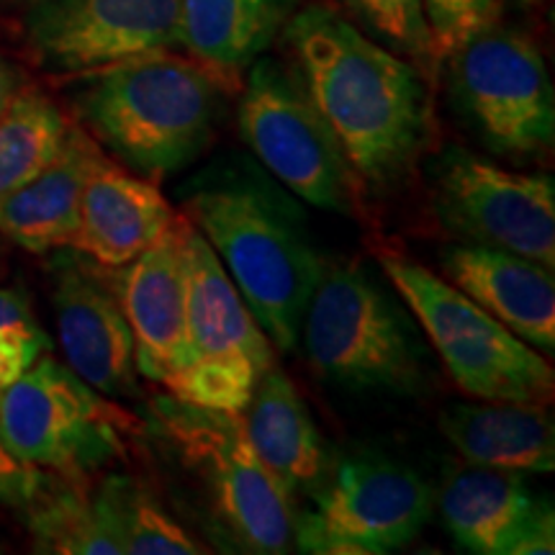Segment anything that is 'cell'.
Segmentation results:
<instances>
[{
	"label": "cell",
	"mask_w": 555,
	"mask_h": 555,
	"mask_svg": "<svg viewBox=\"0 0 555 555\" xmlns=\"http://www.w3.org/2000/svg\"><path fill=\"white\" fill-rule=\"evenodd\" d=\"M26 37L41 67L82 75L180 47V0H34Z\"/></svg>",
	"instance_id": "13"
},
{
	"label": "cell",
	"mask_w": 555,
	"mask_h": 555,
	"mask_svg": "<svg viewBox=\"0 0 555 555\" xmlns=\"http://www.w3.org/2000/svg\"><path fill=\"white\" fill-rule=\"evenodd\" d=\"M283 39L360 185L380 196L406 183L435 137L427 75L322 3L298 9Z\"/></svg>",
	"instance_id": "1"
},
{
	"label": "cell",
	"mask_w": 555,
	"mask_h": 555,
	"mask_svg": "<svg viewBox=\"0 0 555 555\" xmlns=\"http://www.w3.org/2000/svg\"><path fill=\"white\" fill-rule=\"evenodd\" d=\"M380 270L412 311L450 378L481 401L551 404L555 373L543 352L483 311L453 283L401 255H380Z\"/></svg>",
	"instance_id": "5"
},
{
	"label": "cell",
	"mask_w": 555,
	"mask_h": 555,
	"mask_svg": "<svg viewBox=\"0 0 555 555\" xmlns=\"http://www.w3.org/2000/svg\"><path fill=\"white\" fill-rule=\"evenodd\" d=\"M555 553V515L553 506L540 502L512 540L506 555H551Z\"/></svg>",
	"instance_id": "29"
},
{
	"label": "cell",
	"mask_w": 555,
	"mask_h": 555,
	"mask_svg": "<svg viewBox=\"0 0 555 555\" xmlns=\"http://www.w3.org/2000/svg\"><path fill=\"white\" fill-rule=\"evenodd\" d=\"M99 494L114 522L124 555H201L208 553L185 527L137 483L134 478L114 476L101 483Z\"/></svg>",
	"instance_id": "25"
},
{
	"label": "cell",
	"mask_w": 555,
	"mask_h": 555,
	"mask_svg": "<svg viewBox=\"0 0 555 555\" xmlns=\"http://www.w3.org/2000/svg\"><path fill=\"white\" fill-rule=\"evenodd\" d=\"M82 75V129L137 176H178L214 144L229 88L196 60L159 50Z\"/></svg>",
	"instance_id": "3"
},
{
	"label": "cell",
	"mask_w": 555,
	"mask_h": 555,
	"mask_svg": "<svg viewBox=\"0 0 555 555\" xmlns=\"http://www.w3.org/2000/svg\"><path fill=\"white\" fill-rule=\"evenodd\" d=\"M47 347L50 339L34 319L26 296L0 288V391L24 376Z\"/></svg>",
	"instance_id": "27"
},
{
	"label": "cell",
	"mask_w": 555,
	"mask_h": 555,
	"mask_svg": "<svg viewBox=\"0 0 555 555\" xmlns=\"http://www.w3.org/2000/svg\"><path fill=\"white\" fill-rule=\"evenodd\" d=\"M176 219L155 180L101 155L88 172L80 224L69 247L108 270L124 268L155 245Z\"/></svg>",
	"instance_id": "17"
},
{
	"label": "cell",
	"mask_w": 555,
	"mask_h": 555,
	"mask_svg": "<svg viewBox=\"0 0 555 555\" xmlns=\"http://www.w3.org/2000/svg\"><path fill=\"white\" fill-rule=\"evenodd\" d=\"M178 201L270 343L283 352L294 350L324 270L301 201L258 159L234 152L185 180Z\"/></svg>",
	"instance_id": "2"
},
{
	"label": "cell",
	"mask_w": 555,
	"mask_h": 555,
	"mask_svg": "<svg viewBox=\"0 0 555 555\" xmlns=\"http://www.w3.org/2000/svg\"><path fill=\"white\" fill-rule=\"evenodd\" d=\"M435 494L416 470L384 457L347 461L317 504L296 517L294 545L319 555H380L399 551L429 522Z\"/></svg>",
	"instance_id": "12"
},
{
	"label": "cell",
	"mask_w": 555,
	"mask_h": 555,
	"mask_svg": "<svg viewBox=\"0 0 555 555\" xmlns=\"http://www.w3.org/2000/svg\"><path fill=\"white\" fill-rule=\"evenodd\" d=\"M522 3H540V0H522Z\"/></svg>",
	"instance_id": "32"
},
{
	"label": "cell",
	"mask_w": 555,
	"mask_h": 555,
	"mask_svg": "<svg viewBox=\"0 0 555 555\" xmlns=\"http://www.w3.org/2000/svg\"><path fill=\"white\" fill-rule=\"evenodd\" d=\"M242 416L255 453L291 499L322 486L327 476L322 435L283 367H268Z\"/></svg>",
	"instance_id": "20"
},
{
	"label": "cell",
	"mask_w": 555,
	"mask_h": 555,
	"mask_svg": "<svg viewBox=\"0 0 555 555\" xmlns=\"http://www.w3.org/2000/svg\"><path fill=\"white\" fill-rule=\"evenodd\" d=\"M29 527L41 551L62 555H124L99 491L62 483L44 489L41 481L29 496Z\"/></svg>",
	"instance_id": "23"
},
{
	"label": "cell",
	"mask_w": 555,
	"mask_h": 555,
	"mask_svg": "<svg viewBox=\"0 0 555 555\" xmlns=\"http://www.w3.org/2000/svg\"><path fill=\"white\" fill-rule=\"evenodd\" d=\"M298 9L301 0H180V47L232 93Z\"/></svg>",
	"instance_id": "19"
},
{
	"label": "cell",
	"mask_w": 555,
	"mask_h": 555,
	"mask_svg": "<svg viewBox=\"0 0 555 555\" xmlns=\"http://www.w3.org/2000/svg\"><path fill=\"white\" fill-rule=\"evenodd\" d=\"M298 343L311 371L345 391L414 397L429 384L420 322L397 288L363 262L324 266Z\"/></svg>",
	"instance_id": "4"
},
{
	"label": "cell",
	"mask_w": 555,
	"mask_h": 555,
	"mask_svg": "<svg viewBox=\"0 0 555 555\" xmlns=\"http://www.w3.org/2000/svg\"><path fill=\"white\" fill-rule=\"evenodd\" d=\"M124 317L134 335L137 371L147 380L168 386L185 363V219L178 214L168 232L116 278Z\"/></svg>",
	"instance_id": "15"
},
{
	"label": "cell",
	"mask_w": 555,
	"mask_h": 555,
	"mask_svg": "<svg viewBox=\"0 0 555 555\" xmlns=\"http://www.w3.org/2000/svg\"><path fill=\"white\" fill-rule=\"evenodd\" d=\"M16 93H18L16 73H13L9 62L0 57V116H3V111L11 106V101L16 99Z\"/></svg>",
	"instance_id": "31"
},
{
	"label": "cell",
	"mask_w": 555,
	"mask_h": 555,
	"mask_svg": "<svg viewBox=\"0 0 555 555\" xmlns=\"http://www.w3.org/2000/svg\"><path fill=\"white\" fill-rule=\"evenodd\" d=\"M69 121L50 99L16 93L0 116V196L21 189L57 157Z\"/></svg>",
	"instance_id": "24"
},
{
	"label": "cell",
	"mask_w": 555,
	"mask_h": 555,
	"mask_svg": "<svg viewBox=\"0 0 555 555\" xmlns=\"http://www.w3.org/2000/svg\"><path fill=\"white\" fill-rule=\"evenodd\" d=\"M31 3H34V0H31Z\"/></svg>",
	"instance_id": "33"
},
{
	"label": "cell",
	"mask_w": 555,
	"mask_h": 555,
	"mask_svg": "<svg viewBox=\"0 0 555 555\" xmlns=\"http://www.w3.org/2000/svg\"><path fill=\"white\" fill-rule=\"evenodd\" d=\"M155 414L183 463L204 483L219 522L249 553H286L296 538L294 499L255 453L245 416L159 399Z\"/></svg>",
	"instance_id": "9"
},
{
	"label": "cell",
	"mask_w": 555,
	"mask_h": 555,
	"mask_svg": "<svg viewBox=\"0 0 555 555\" xmlns=\"http://www.w3.org/2000/svg\"><path fill=\"white\" fill-rule=\"evenodd\" d=\"M134 433V416L50 356L0 391V437L29 468L80 476L121 455Z\"/></svg>",
	"instance_id": "10"
},
{
	"label": "cell",
	"mask_w": 555,
	"mask_h": 555,
	"mask_svg": "<svg viewBox=\"0 0 555 555\" xmlns=\"http://www.w3.org/2000/svg\"><path fill=\"white\" fill-rule=\"evenodd\" d=\"M446 281L499 319L506 330L551 358L555 352L553 268L509 249L463 242L440 253Z\"/></svg>",
	"instance_id": "16"
},
{
	"label": "cell",
	"mask_w": 555,
	"mask_h": 555,
	"mask_svg": "<svg viewBox=\"0 0 555 555\" xmlns=\"http://www.w3.org/2000/svg\"><path fill=\"white\" fill-rule=\"evenodd\" d=\"M540 502L517 470L457 468L440 491L446 527L463 551L506 555L512 540Z\"/></svg>",
	"instance_id": "22"
},
{
	"label": "cell",
	"mask_w": 555,
	"mask_h": 555,
	"mask_svg": "<svg viewBox=\"0 0 555 555\" xmlns=\"http://www.w3.org/2000/svg\"><path fill=\"white\" fill-rule=\"evenodd\" d=\"M39 481V470L18 463L16 457L9 453V448H5L3 437H0V502L26 504Z\"/></svg>",
	"instance_id": "30"
},
{
	"label": "cell",
	"mask_w": 555,
	"mask_h": 555,
	"mask_svg": "<svg viewBox=\"0 0 555 555\" xmlns=\"http://www.w3.org/2000/svg\"><path fill=\"white\" fill-rule=\"evenodd\" d=\"M101 155L99 142L82 127L69 124L57 157L29 183L0 196V234L34 255L73 245L82 189Z\"/></svg>",
	"instance_id": "18"
},
{
	"label": "cell",
	"mask_w": 555,
	"mask_h": 555,
	"mask_svg": "<svg viewBox=\"0 0 555 555\" xmlns=\"http://www.w3.org/2000/svg\"><path fill=\"white\" fill-rule=\"evenodd\" d=\"M440 429L474 466L517 474H551L555 468V429L545 404H455L440 414Z\"/></svg>",
	"instance_id": "21"
},
{
	"label": "cell",
	"mask_w": 555,
	"mask_h": 555,
	"mask_svg": "<svg viewBox=\"0 0 555 555\" xmlns=\"http://www.w3.org/2000/svg\"><path fill=\"white\" fill-rule=\"evenodd\" d=\"M185 219V217H183ZM185 363L168 380L172 399L242 414L275 363L273 343L253 317L208 242L185 219Z\"/></svg>",
	"instance_id": "7"
},
{
	"label": "cell",
	"mask_w": 555,
	"mask_h": 555,
	"mask_svg": "<svg viewBox=\"0 0 555 555\" xmlns=\"http://www.w3.org/2000/svg\"><path fill=\"white\" fill-rule=\"evenodd\" d=\"M237 121L253 157L301 204L358 214L363 185L294 65L266 54L255 60L245 73Z\"/></svg>",
	"instance_id": "6"
},
{
	"label": "cell",
	"mask_w": 555,
	"mask_h": 555,
	"mask_svg": "<svg viewBox=\"0 0 555 555\" xmlns=\"http://www.w3.org/2000/svg\"><path fill=\"white\" fill-rule=\"evenodd\" d=\"M360 31L427 75L437 67L422 0H335Z\"/></svg>",
	"instance_id": "26"
},
{
	"label": "cell",
	"mask_w": 555,
	"mask_h": 555,
	"mask_svg": "<svg viewBox=\"0 0 555 555\" xmlns=\"http://www.w3.org/2000/svg\"><path fill=\"white\" fill-rule=\"evenodd\" d=\"M437 62L502 18V0H422Z\"/></svg>",
	"instance_id": "28"
},
{
	"label": "cell",
	"mask_w": 555,
	"mask_h": 555,
	"mask_svg": "<svg viewBox=\"0 0 555 555\" xmlns=\"http://www.w3.org/2000/svg\"><path fill=\"white\" fill-rule=\"evenodd\" d=\"M429 191L437 221L455 237L555 266L553 176L509 170L453 144L429 165Z\"/></svg>",
	"instance_id": "11"
},
{
	"label": "cell",
	"mask_w": 555,
	"mask_h": 555,
	"mask_svg": "<svg viewBox=\"0 0 555 555\" xmlns=\"http://www.w3.org/2000/svg\"><path fill=\"white\" fill-rule=\"evenodd\" d=\"M52 304L69 371L103 397L137 393L134 335L106 268L60 260Z\"/></svg>",
	"instance_id": "14"
},
{
	"label": "cell",
	"mask_w": 555,
	"mask_h": 555,
	"mask_svg": "<svg viewBox=\"0 0 555 555\" xmlns=\"http://www.w3.org/2000/svg\"><path fill=\"white\" fill-rule=\"evenodd\" d=\"M446 60L450 101L481 147L515 163L551 155L555 95L535 41L496 24Z\"/></svg>",
	"instance_id": "8"
}]
</instances>
